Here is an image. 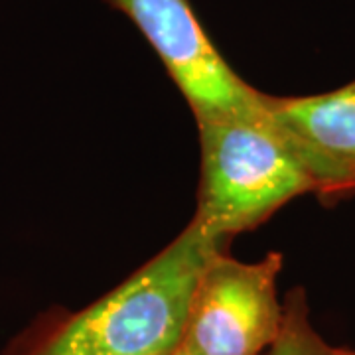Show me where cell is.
I'll use <instances>...</instances> for the list:
<instances>
[{
  "mask_svg": "<svg viewBox=\"0 0 355 355\" xmlns=\"http://www.w3.org/2000/svg\"><path fill=\"white\" fill-rule=\"evenodd\" d=\"M331 355H355L352 347H331Z\"/></svg>",
  "mask_w": 355,
  "mask_h": 355,
  "instance_id": "52a82bcc",
  "label": "cell"
},
{
  "mask_svg": "<svg viewBox=\"0 0 355 355\" xmlns=\"http://www.w3.org/2000/svg\"><path fill=\"white\" fill-rule=\"evenodd\" d=\"M268 121L300 158L324 205L355 196V79L316 95H261Z\"/></svg>",
  "mask_w": 355,
  "mask_h": 355,
  "instance_id": "5b68a950",
  "label": "cell"
},
{
  "mask_svg": "<svg viewBox=\"0 0 355 355\" xmlns=\"http://www.w3.org/2000/svg\"><path fill=\"white\" fill-rule=\"evenodd\" d=\"M229 247L190 219L113 291L79 310L44 312L2 355H172L202 268Z\"/></svg>",
  "mask_w": 355,
  "mask_h": 355,
  "instance_id": "6da1fadb",
  "label": "cell"
},
{
  "mask_svg": "<svg viewBox=\"0 0 355 355\" xmlns=\"http://www.w3.org/2000/svg\"><path fill=\"white\" fill-rule=\"evenodd\" d=\"M196 125L200 186L191 219L211 237L231 245L292 200L314 193L300 158L261 103L253 113L223 114Z\"/></svg>",
  "mask_w": 355,
  "mask_h": 355,
  "instance_id": "7a4b0ae2",
  "label": "cell"
},
{
  "mask_svg": "<svg viewBox=\"0 0 355 355\" xmlns=\"http://www.w3.org/2000/svg\"><path fill=\"white\" fill-rule=\"evenodd\" d=\"M268 355H331V345L310 322V308L302 286L284 296V322Z\"/></svg>",
  "mask_w": 355,
  "mask_h": 355,
  "instance_id": "8992f818",
  "label": "cell"
},
{
  "mask_svg": "<svg viewBox=\"0 0 355 355\" xmlns=\"http://www.w3.org/2000/svg\"><path fill=\"white\" fill-rule=\"evenodd\" d=\"M125 14L156 51L196 123L253 113L261 89L247 83L217 50L190 0H105Z\"/></svg>",
  "mask_w": 355,
  "mask_h": 355,
  "instance_id": "277c9868",
  "label": "cell"
},
{
  "mask_svg": "<svg viewBox=\"0 0 355 355\" xmlns=\"http://www.w3.org/2000/svg\"><path fill=\"white\" fill-rule=\"evenodd\" d=\"M172 355H191V354H190V352H186V349H184L182 345H178L176 352H174V354H172Z\"/></svg>",
  "mask_w": 355,
  "mask_h": 355,
  "instance_id": "ba28073f",
  "label": "cell"
},
{
  "mask_svg": "<svg viewBox=\"0 0 355 355\" xmlns=\"http://www.w3.org/2000/svg\"><path fill=\"white\" fill-rule=\"evenodd\" d=\"M284 257L270 251L245 263L216 253L191 292L180 345L191 355H261L279 340L284 300L279 298Z\"/></svg>",
  "mask_w": 355,
  "mask_h": 355,
  "instance_id": "3957f363",
  "label": "cell"
}]
</instances>
